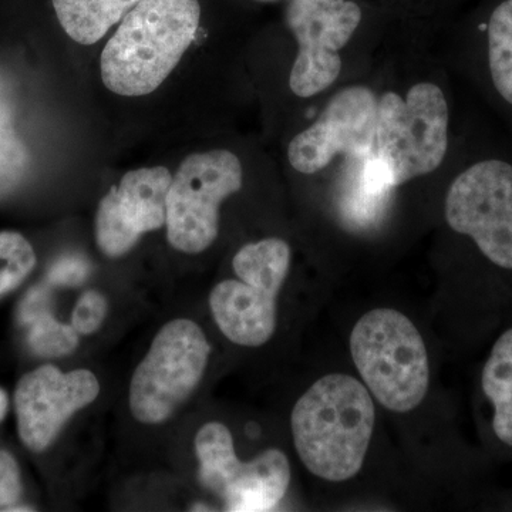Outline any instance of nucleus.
Instances as JSON below:
<instances>
[{"mask_svg": "<svg viewBox=\"0 0 512 512\" xmlns=\"http://www.w3.org/2000/svg\"><path fill=\"white\" fill-rule=\"evenodd\" d=\"M237 279L212 289L210 306L218 328L232 343L265 345L276 328V298L291 266V248L279 238L244 245L232 261Z\"/></svg>", "mask_w": 512, "mask_h": 512, "instance_id": "nucleus-5", "label": "nucleus"}, {"mask_svg": "<svg viewBox=\"0 0 512 512\" xmlns=\"http://www.w3.org/2000/svg\"><path fill=\"white\" fill-rule=\"evenodd\" d=\"M200 23V0H141L101 52L104 86L124 97L156 92L194 43Z\"/></svg>", "mask_w": 512, "mask_h": 512, "instance_id": "nucleus-2", "label": "nucleus"}, {"mask_svg": "<svg viewBox=\"0 0 512 512\" xmlns=\"http://www.w3.org/2000/svg\"><path fill=\"white\" fill-rule=\"evenodd\" d=\"M107 302L101 293L89 291L83 293L82 298L74 308L72 325L82 335L96 332L106 318Z\"/></svg>", "mask_w": 512, "mask_h": 512, "instance_id": "nucleus-19", "label": "nucleus"}, {"mask_svg": "<svg viewBox=\"0 0 512 512\" xmlns=\"http://www.w3.org/2000/svg\"><path fill=\"white\" fill-rule=\"evenodd\" d=\"M200 478L227 511L274 510L291 484V466L282 451L269 448L249 463L235 454L231 431L222 423L202 426L195 437Z\"/></svg>", "mask_w": 512, "mask_h": 512, "instance_id": "nucleus-8", "label": "nucleus"}, {"mask_svg": "<svg viewBox=\"0 0 512 512\" xmlns=\"http://www.w3.org/2000/svg\"><path fill=\"white\" fill-rule=\"evenodd\" d=\"M286 25L298 43L289 87L302 99L328 90L342 72V56L360 22L362 9L353 0H291Z\"/></svg>", "mask_w": 512, "mask_h": 512, "instance_id": "nucleus-10", "label": "nucleus"}, {"mask_svg": "<svg viewBox=\"0 0 512 512\" xmlns=\"http://www.w3.org/2000/svg\"><path fill=\"white\" fill-rule=\"evenodd\" d=\"M87 269L86 262L77 258H66L57 262L49 272V281L55 285L76 286L83 284L86 279Z\"/></svg>", "mask_w": 512, "mask_h": 512, "instance_id": "nucleus-22", "label": "nucleus"}, {"mask_svg": "<svg viewBox=\"0 0 512 512\" xmlns=\"http://www.w3.org/2000/svg\"><path fill=\"white\" fill-rule=\"evenodd\" d=\"M20 491L22 485L18 464L9 453L0 451V508L15 504Z\"/></svg>", "mask_w": 512, "mask_h": 512, "instance_id": "nucleus-20", "label": "nucleus"}, {"mask_svg": "<svg viewBox=\"0 0 512 512\" xmlns=\"http://www.w3.org/2000/svg\"><path fill=\"white\" fill-rule=\"evenodd\" d=\"M241 160L228 150L194 153L178 167L167 194V238L185 254H200L214 244L220 207L241 190Z\"/></svg>", "mask_w": 512, "mask_h": 512, "instance_id": "nucleus-6", "label": "nucleus"}, {"mask_svg": "<svg viewBox=\"0 0 512 512\" xmlns=\"http://www.w3.org/2000/svg\"><path fill=\"white\" fill-rule=\"evenodd\" d=\"M377 97L369 87L348 86L326 104L318 120L295 136L288 160L301 174L325 170L336 157L369 156L375 146Z\"/></svg>", "mask_w": 512, "mask_h": 512, "instance_id": "nucleus-11", "label": "nucleus"}, {"mask_svg": "<svg viewBox=\"0 0 512 512\" xmlns=\"http://www.w3.org/2000/svg\"><path fill=\"white\" fill-rule=\"evenodd\" d=\"M9 400L6 393L0 389V421L5 419L6 413H8Z\"/></svg>", "mask_w": 512, "mask_h": 512, "instance_id": "nucleus-23", "label": "nucleus"}, {"mask_svg": "<svg viewBox=\"0 0 512 512\" xmlns=\"http://www.w3.org/2000/svg\"><path fill=\"white\" fill-rule=\"evenodd\" d=\"M481 383L485 396L494 404L495 434L512 447V329L495 342L485 363Z\"/></svg>", "mask_w": 512, "mask_h": 512, "instance_id": "nucleus-15", "label": "nucleus"}, {"mask_svg": "<svg viewBox=\"0 0 512 512\" xmlns=\"http://www.w3.org/2000/svg\"><path fill=\"white\" fill-rule=\"evenodd\" d=\"M26 328L29 348L40 357L69 355L79 345V332L73 325H66L53 318L52 313L40 316Z\"/></svg>", "mask_w": 512, "mask_h": 512, "instance_id": "nucleus-18", "label": "nucleus"}, {"mask_svg": "<svg viewBox=\"0 0 512 512\" xmlns=\"http://www.w3.org/2000/svg\"><path fill=\"white\" fill-rule=\"evenodd\" d=\"M36 265V254L19 232H0V296L18 288Z\"/></svg>", "mask_w": 512, "mask_h": 512, "instance_id": "nucleus-17", "label": "nucleus"}, {"mask_svg": "<svg viewBox=\"0 0 512 512\" xmlns=\"http://www.w3.org/2000/svg\"><path fill=\"white\" fill-rule=\"evenodd\" d=\"M50 301H52V296H50L49 288H46V286L40 285L30 289L20 302L19 322L23 326H28L39 319L40 316L50 313Z\"/></svg>", "mask_w": 512, "mask_h": 512, "instance_id": "nucleus-21", "label": "nucleus"}, {"mask_svg": "<svg viewBox=\"0 0 512 512\" xmlns=\"http://www.w3.org/2000/svg\"><path fill=\"white\" fill-rule=\"evenodd\" d=\"M444 212L485 258L512 269V164L491 158L470 165L448 188Z\"/></svg>", "mask_w": 512, "mask_h": 512, "instance_id": "nucleus-9", "label": "nucleus"}, {"mask_svg": "<svg viewBox=\"0 0 512 512\" xmlns=\"http://www.w3.org/2000/svg\"><path fill=\"white\" fill-rule=\"evenodd\" d=\"M141 0H52L53 10L67 36L83 46L96 45L119 25Z\"/></svg>", "mask_w": 512, "mask_h": 512, "instance_id": "nucleus-14", "label": "nucleus"}, {"mask_svg": "<svg viewBox=\"0 0 512 512\" xmlns=\"http://www.w3.org/2000/svg\"><path fill=\"white\" fill-rule=\"evenodd\" d=\"M487 59L495 92L512 106V0L501 2L488 20Z\"/></svg>", "mask_w": 512, "mask_h": 512, "instance_id": "nucleus-16", "label": "nucleus"}, {"mask_svg": "<svg viewBox=\"0 0 512 512\" xmlns=\"http://www.w3.org/2000/svg\"><path fill=\"white\" fill-rule=\"evenodd\" d=\"M450 111L437 84H414L406 97L394 92L377 99L372 157L392 188L434 173L448 148Z\"/></svg>", "mask_w": 512, "mask_h": 512, "instance_id": "nucleus-4", "label": "nucleus"}, {"mask_svg": "<svg viewBox=\"0 0 512 512\" xmlns=\"http://www.w3.org/2000/svg\"><path fill=\"white\" fill-rule=\"evenodd\" d=\"M211 346L200 326L187 319L167 323L157 333L130 386V409L144 424L173 416L200 384Z\"/></svg>", "mask_w": 512, "mask_h": 512, "instance_id": "nucleus-7", "label": "nucleus"}, {"mask_svg": "<svg viewBox=\"0 0 512 512\" xmlns=\"http://www.w3.org/2000/svg\"><path fill=\"white\" fill-rule=\"evenodd\" d=\"M258 2H278V0H258Z\"/></svg>", "mask_w": 512, "mask_h": 512, "instance_id": "nucleus-24", "label": "nucleus"}, {"mask_svg": "<svg viewBox=\"0 0 512 512\" xmlns=\"http://www.w3.org/2000/svg\"><path fill=\"white\" fill-rule=\"evenodd\" d=\"M99 393V380L86 369L63 373L55 366L46 365L23 376L15 392L23 444L32 451L46 450L64 423L77 410L93 403Z\"/></svg>", "mask_w": 512, "mask_h": 512, "instance_id": "nucleus-12", "label": "nucleus"}, {"mask_svg": "<svg viewBox=\"0 0 512 512\" xmlns=\"http://www.w3.org/2000/svg\"><path fill=\"white\" fill-rule=\"evenodd\" d=\"M376 410L369 389L333 373L312 384L292 410L293 443L313 476L342 483L362 470Z\"/></svg>", "mask_w": 512, "mask_h": 512, "instance_id": "nucleus-1", "label": "nucleus"}, {"mask_svg": "<svg viewBox=\"0 0 512 512\" xmlns=\"http://www.w3.org/2000/svg\"><path fill=\"white\" fill-rule=\"evenodd\" d=\"M357 372L377 402L394 413H409L429 392L430 362L416 325L394 309L365 313L350 333Z\"/></svg>", "mask_w": 512, "mask_h": 512, "instance_id": "nucleus-3", "label": "nucleus"}, {"mask_svg": "<svg viewBox=\"0 0 512 512\" xmlns=\"http://www.w3.org/2000/svg\"><path fill=\"white\" fill-rule=\"evenodd\" d=\"M171 180L165 167H143L128 171L111 188L96 215V241L104 255L127 254L141 235L164 227Z\"/></svg>", "mask_w": 512, "mask_h": 512, "instance_id": "nucleus-13", "label": "nucleus"}]
</instances>
